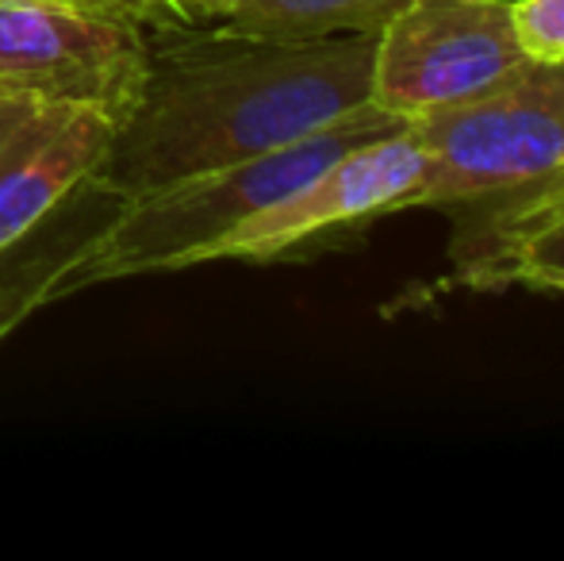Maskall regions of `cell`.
I'll use <instances>...</instances> for the list:
<instances>
[{
  "mask_svg": "<svg viewBox=\"0 0 564 561\" xmlns=\"http://www.w3.org/2000/svg\"><path fill=\"white\" fill-rule=\"evenodd\" d=\"M377 35L261 39L219 23L154 31L100 181L134 201L312 136L372 105Z\"/></svg>",
  "mask_w": 564,
  "mask_h": 561,
  "instance_id": "1",
  "label": "cell"
},
{
  "mask_svg": "<svg viewBox=\"0 0 564 561\" xmlns=\"http://www.w3.org/2000/svg\"><path fill=\"white\" fill-rule=\"evenodd\" d=\"M400 128H408V120L377 105H365L349 112L346 120L327 123V128L289 142V147L242 158V162L219 165V170L193 173V177L173 181V185L154 188L147 196H134L108 227L105 239L97 242V250L77 270L66 273L58 300L69 292L97 289V284L204 266V255L224 235L281 204L284 196L296 193L304 181L327 170L346 150L392 136Z\"/></svg>",
  "mask_w": 564,
  "mask_h": 561,
  "instance_id": "2",
  "label": "cell"
},
{
  "mask_svg": "<svg viewBox=\"0 0 564 561\" xmlns=\"http://www.w3.org/2000/svg\"><path fill=\"white\" fill-rule=\"evenodd\" d=\"M426 154L403 212H446L453 227L564 181V58H527L480 97L411 123Z\"/></svg>",
  "mask_w": 564,
  "mask_h": 561,
  "instance_id": "3",
  "label": "cell"
},
{
  "mask_svg": "<svg viewBox=\"0 0 564 561\" xmlns=\"http://www.w3.org/2000/svg\"><path fill=\"white\" fill-rule=\"evenodd\" d=\"M154 31L105 0H0V97L127 116Z\"/></svg>",
  "mask_w": 564,
  "mask_h": 561,
  "instance_id": "4",
  "label": "cell"
},
{
  "mask_svg": "<svg viewBox=\"0 0 564 561\" xmlns=\"http://www.w3.org/2000/svg\"><path fill=\"white\" fill-rule=\"evenodd\" d=\"M527 58L511 0H408L377 35L369 100L415 123L480 97Z\"/></svg>",
  "mask_w": 564,
  "mask_h": 561,
  "instance_id": "5",
  "label": "cell"
},
{
  "mask_svg": "<svg viewBox=\"0 0 564 561\" xmlns=\"http://www.w3.org/2000/svg\"><path fill=\"white\" fill-rule=\"evenodd\" d=\"M423 165L426 154L411 123L392 136L361 142L335 158L312 181H304L281 204L224 235L204 255V262H281L357 224L395 216L415 193Z\"/></svg>",
  "mask_w": 564,
  "mask_h": 561,
  "instance_id": "6",
  "label": "cell"
},
{
  "mask_svg": "<svg viewBox=\"0 0 564 561\" xmlns=\"http://www.w3.org/2000/svg\"><path fill=\"white\" fill-rule=\"evenodd\" d=\"M119 120L100 105L0 97V247L100 177Z\"/></svg>",
  "mask_w": 564,
  "mask_h": 561,
  "instance_id": "7",
  "label": "cell"
},
{
  "mask_svg": "<svg viewBox=\"0 0 564 561\" xmlns=\"http://www.w3.org/2000/svg\"><path fill=\"white\" fill-rule=\"evenodd\" d=\"M123 208L127 196L93 177L0 247V343L39 308L58 300L66 273L97 250Z\"/></svg>",
  "mask_w": 564,
  "mask_h": 561,
  "instance_id": "8",
  "label": "cell"
},
{
  "mask_svg": "<svg viewBox=\"0 0 564 561\" xmlns=\"http://www.w3.org/2000/svg\"><path fill=\"white\" fill-rule=\"evenodd\" d=\"M449 258L453 278L468 289L564 296V181L468 227H453Z\"/></svg>",
  "mask_w": 564,
  "mask_h": 561,
  "instance_id": "9",
  "label": "cell"
},
{
  "mask_svg": "<svg viewBox=\"0 0 564 561\" xmlns=\"http://www.w3.org/2000/svg\"><path fill=\"white\" fill-rule=\"evenodd\" d=\"M408 0H246L219 28L261 39L380 35Z\"/></svg>",
  "mask_w": 564,
  "mask_h": 561,
  "instance_id": "10",
  "label": "cell"
},
{
  "mask_svg": "<svg viewBox=\"0 0 564 561\" xmlns=\"http://www.w3.org/2000/svg\"><path fill=\"white\" fill-rule=\"evenodd\" d=\"M511 15L522 51L530 58H564V0H519V4H511Z\"/></svg>",
  "mask_w": 564,
  "mask_h": 561,
  "instance_id": "11",
  "label": "cell"
},
{
  "mask_svg": "<svg viewBox=\"0 0 564 561\" xmlns=\"http://www.w3.org/2000/svg\"><path fill=\"white\" fill-rule=\"evenodd\" d=\"M105 4H116V8H127V12L142 15L150 28L165 31V28H185V15L177 12L173 0H105Z\"/></svg>",
  "mask_w": 564,
  "mask_h": 561,
  "instance_id": "12",
  "label": "cell"
},
{
  "mask_svg": "<svg viewBox=\"0 0 564 561\" xmlns=\"http://www.w3.org/2000/svg\"><path fill=\"white\" fill-rule=\"evenodd\" d=\"M173 4L185 15V23H224L246 0H173Z\"/></svg>",
  "mask_w": 564,
  "mask_h": 561,
  "instance_id": "13",
  "label": "cell"
}]
</instances>
